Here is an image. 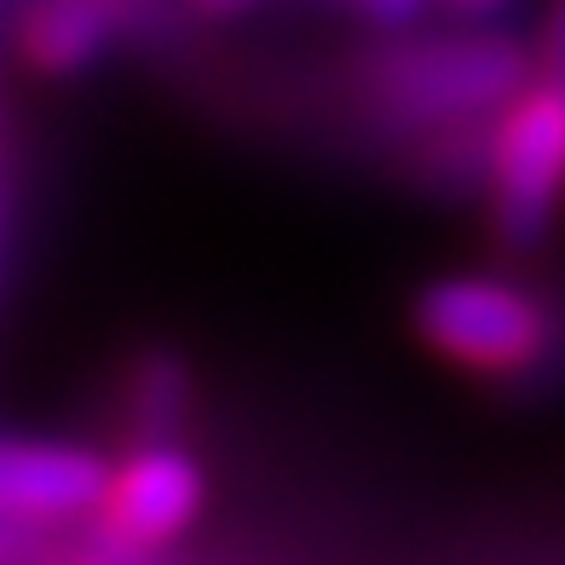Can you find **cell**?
<instances>
[{
	"mask_svg": "<svg viewBox=\"0 0 565 565\" xmlns=\"http://www.w3.org/2000/svg\"><path fill=\"white\" fill-rule=\"evenodd\" d=\"M520 93H531V58L508 35L398 41L370 64L375 110L398 127H433V134L508 110Z\"/></svg>",
	"mask_w": 565,
	"mask_h": 565,
	"instance_id": "cell-1",
	"label": "cell"
},
{
	"mask_svg": "<svg viewBox=\"0 0 565 565\" xmlns=\"http://www.w3.org/2000/svg\"><path fill=\"white\" fill-rule=\"evenodd\" d=\"M409 323L433 352L484 375H513L536 364L548 347V306L520 282L473 277V271L433 277L409 306Z\"/></svg>",
	"mask_w": 565,
	"mask_h": 565,
	"instance_id": "cell-2",
	"label": "cell"
},
{
	"mask_svg": "<svg viewBox=\"0 0 565 565\" xmlns=\"http://www.w3.org/2000/svg\"><path fill=\"white\" fill-rule=\"evenodd\" d=\"M565 191V93L531 82L491 139V225L508 248L543 243Z\"/></svg>",
	"mask_w": 565,
	"mask_h": 565,
	"instance_id": "cell-3",
	"label": "cell"
},
{
	"mask_svg": "<svg viewBox=\"0 0 565 565\" xmlns=\"http://www.w3.org/2000/svg\"><path fill=\"white\" fill-rule=\"evenodd\" d=\"M209 502V473L179 445H139L110 468V491L98 502L93 525L116 554H157L162 543L185 536Z\"/></svg>",
	"mask_w": 565,
	"mask_h": 565,
	"instance_id": "cell-4",
	"label": "cell"
},
{
	"mask_svg": "<svg viewBox=\"0 0 565 565\" xmlns=\"http://www.w3.org/2000/svg\"><path fill=\"white\" fill-rule=\"evenodd\" d=\"M110 491V461L70 445V439H12L0 433V520H70V513H98Z\"/></svg>",
	"mask_w": 565,
	"mask_h": 565,
	"instance_id": "cell-5",
	"label": "cell"
},
{
	"mask_svg": "<svg viewBox=\"0 0 565 565\" xmlns=\"http://www.w3.org/2000/svg\"><path fill=\"white\" fill-rule=\"evenodd\" d=\"M150 0H35L23 18V58L41 75H82L145 18Z\"/></svg>",
	"mask_w": 565,
	"mask_h": 565,
	"instance_id": "cell-6",
	"label": "cell"
},
{
	"mask_svg": "<svg viewBox=\"0 0 565 565\" xmlns=\"http://www.w3.org/2000/svg\"><path fill=\"white\" fill-rule=\"evenodd\" d=\"M191 404V370L179 352H145L139 370L127 375V409L145 445H173V433L185 427Z\"/></svg>",
	"mask_w": 565,
	"mask_h": 565,
	"instance_id": "cell-7",
	"label": "cell"
},
{
	"mask_svg": "<svg viewBox=\"0 0 565 565\" xmlns=\"http://www.w3.org/2000/svg\"><path fill=\"white\" fill-rule=\"evenodd\" d=\"M358 12H364V23H375V30H404V23H416L433 0H352Z\"/></svg>",
	"mask_w": 565,
	"mask_h": 565,
	"instance_id": "cell-8",
	"label": "cell"
},
{
	"mask_svg": "<svg viewBox=\"0 0 565 565\" xmlns=\"http://www.w3.org/2000/svg\"><path fill=\"white\" fill-rule=\"evenodd\" d=\"M543 64H548V87L565 93V0L548 7V23H543Z\"/></svg>",
	"mask_w": 565,
	"mask_h": 565,
	"instance_id": "cell-9",
	"label": "cell"
},
{
	"mask_svg": "<svg viewBox=\"0 0 565 565\" xmlns=\"http://www.w3.org/2000/svg\"><path fill=\"white\" fill-rule=\"evenodd\" d=\"M18 554H23V525L0 520V565H18Z\"/></svg>",
	"mask_w": 565,
	"mask_h": 565,
	"instance_id": "cell-10",
	"label": "cell"
},
{
	"mask_svg": "<svg viewBox=\"0 0 565 565\" xmlns=\"http://www.w3.org/2000/svg\"><path fill=\"white\" fill-rule=\"evenodd\" d=\"M450 12H461V18H497L508 0H445Z\"/></svg>",
	"mask_w": 565,
	"mask_h": 565,
	"instance_id": "cell-11",
	"label": "cell"
},
{
	"mask_svg": "<svg viewBox=\"0 0 565 565\" xmlns=\"http://www.w3.org/2000/svg\"><path fill=\"white\" fill-rule=\"evenodd\" d=\"M191 7H196L202 18H237V12L254 7V0H191Z\"/></svg>",
	"mask_w": 565,
	"mask_h": 565,
	"instance_id": "cell-12",
	"label": "cell"
}]
</instances>
